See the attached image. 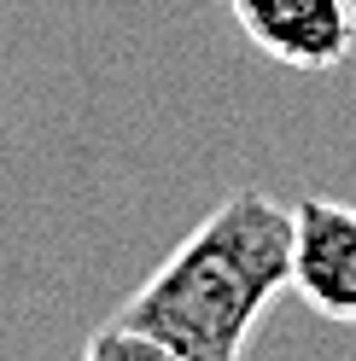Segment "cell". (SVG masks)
Instances as JSON below:
<instances>
[{"mask_svg":"<svg viewBox=\"0 0 356 361\" xmlns=\"http://www.w3.org/2000/svg\"><path fill=\"white\" fill-rule=\"evenodd\" d=\"M292 210L269 192H234L158 262V274L117 309L170 361H246L251 332L286 291Z\"/></svg>","mask_w":356,"mask_h":361,"instance_id":"obj_1","label":"cell"},{"mask_svg":"<svg viewBox=\"0 0 356 361\" xmlns=\"http://www.w3.org/2000/svg\"><path fill=\"white\" fill-rule=\"evenodd\" d=\"M286 210H292L286 286L327 321H356V204L309 192Z\"/></svg>","mask_w":356,"mask_h":361,"instance_id":"obj_2","label":"cell"},{"mask_svg":"<svg viewBox=\"0 0 356 361\" xmlns=\"http://www.w3.org/2000/svg\"><path fill=\"white\" fill-rule=\"evenodd\" d=\"M239 35L286 71H339L356 53V0H228Z\"/></svg>","mask_w":356,"mask_h":361,"instance_id":"obj_3","label":"cell"},{"mask_svg":"<svg viewBox=\"0 0 356 361\" xmlns=\"http://www.w3.org/2000/svg\"><path fill=\"white\" fill-rule=\"evenodd\" d=\"M82 361H170V350H158L146 332L123 326V321H105L94 338H88Z\"/></svg>","mask_w":356,"mask_h":361,"instance_id":"obj_4","label":"cell"}]
</instances>
